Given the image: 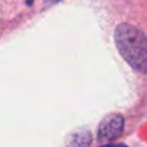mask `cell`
Masks as SVG:
<instances>
[{"mask_svg":"<svg viewBox=\"0 0 147 147\" xmlns=\"http://www.w3.org/2000/svg\"><path fill=\"white\" fill-rule=\"evenodd\" d=\"M114 39L119 54L130 67L140 74H147L146 34L132 24L121 23L114 31Z\"/></svg>","mask_w":147,"mask_h":147,"instance_id":"obj_1","label":"cell"},{"mask_svg":"<svg viewBox=\"0 0 147 147\" xmlns=\"http://www.w3.org/2000/svg\"><path fill=\"white\" fill-rule=\"evenodd\" d=\"M124 129V118L119 114H110L106 116L99 124L98 139L102 142L111 141L118 138Z\"/></svg>","mask_w":147,"mask_h":147,"instance_id":"obj_2","label":"cell"},{"mask_svg":"<svg viewBox=\"0 0 147 147\" xmlns=\"http://www.w3.org/2000/svg\"><path fill=\"white\" fill-rule=\"evenodd\" d=\"M92 141V136L87 130H80L74 132L68 140L69 147H88Z\"/></svg>","mask_w":147,"mask_h":147,"instance_id":"obj_3","label":"cell"},{"mask_svg":"<svg viewBox=\"0 0 147 147\" xmlns=\"http://www.w3.org/2000/svg\"><path fill=\"white\" fill-rule=\"evenodd\" d=\"M100 147H127V146L124 144H106V145H102Z\"/></svg>","mask_w":147,"mask_h":147,"instance_id":"obj_4","label":"cell"},{"mask_svg":"<svg viewBox=\"0 0 147 147\" xmlns=\"http://www.w3.org/2000/svg\"><path fill=\"white\" fill-rule=\"evenodd\" d=\"M46 2H51V3H53V2H57V1H60V0H45Z\"/></svg>","mask_w":147,"mask_h":147,"instance_id":"obj_5","label":"cell"}]
</instances>
